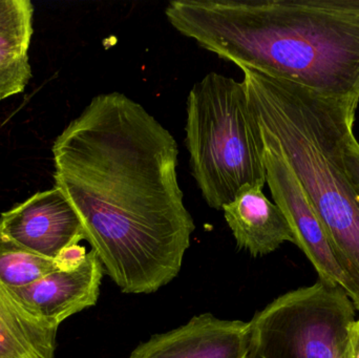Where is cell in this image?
<instances>
[{
  "label": "cell",
  "instance_id": "cell-8",
  "mask_svg": "<svg viewBox=\"0 0 359 358\" xmlns=\"http://www.w3.org/2000/svg\"><path fill=\"white\" fill-rule=\"evenodd\" d=\"M250 324L196 315L187 324L151 336L130 358H250Z\"/></svg>",
  "mask_w": 359,
  "mask_h": 358
},
{
  "label": "cell",
  "instance_id": "cell-10",
  "mask_svg": "<svg viewBox=\"0 0 359 358\" xmlns=\"http://www.w3.org/2000/svg\"><path fill=\"white\" fill-rule=\"evenodd\" d=\"M263 188L243 189L233 201L222 208L236 245L255 258L276 252L286 242L295 244L286 216L266 197Z\"/></svg>",
  "mask_w": 359,
  "mask_h": 358
},
{
  "label": "cell",
  "instance_id": "cell-9",
  "mask_svg": "<svg viewBox=\"0 0 359 358\" xmlns=\"http://www.w3.org/2000/svg\"><path fill=\"white\" fill-rule=\"evenodd\" d=\"M103 265L94 250L72 270H57L25 287L11 289L32 315L59 327L72 315L97 304Z\"/></svg>",
  "mask_w": 359,
  "mask_h": 358
},
{
  "label": "cell",
  "instance_id": "cell-15",
  "mask_svg": "<svg viewBox=\"0 0 359 358\" xmlns=\"http://www.w3.org/2000/svg\"><path fill=\"white\" fill-rule=\"evenodd\" d=\"M345 165L350 179L359 193V143L355 136L350 139L346 146Z\"/></svg>",
  "mask_w": 359,
  "mask_h": 358
},
{
  "label": "cell",
  "instance_id": "cell-14",
  "mask_svg": "<svg viewBox=\"0 0 359 358\" xmlns=\"http://www.w3.org/2000/svg\"><path fill=\"white\" fill-rule=\"evenodd\" d=\"M86 252L84 246L76 244V245L69 246L67 249L63 250L58 258L56 259L57 264H58L59 270H72L79 266L84 259H86Z\"/></svg>",
  "mask_w": 359,
  "mask_h": 358
},
{
  "label": "cell",
  "instance_id": "cell-6",
  "mask_svg": "<svg viewBox=\"0 0 359 358\" xmlns=\"http://www.w3.org/2000/svg\"><path fill=\"white\" fill-rule=\"evenodd\" d=\"M261 130V128H259ZM267 184L274 203L286 216L295 244L318 273L320 281L330 286H343L344 275L333 256L324 226L287 161L278 141L261 130Z\"/></svg>",
  "mask_w": 359,
  "mask_h": 358
},
{
  "label": "cell",
  "instance_id": "cell-2",
  "mask_svg": "<svg viewBox=\"0 0 359 358\" xmlns=\"http://www.w3.org/2000/svg\"><path fill=\"white\" fill-rule=\"evenodd\" d=\"M164 14L241 69L359 101V0H172Z\"/></svg>",
  "mask_w": 359,
  "mask_h": 358
},
{
  "label": "cell",
  "instance_id": "cell-12",
  "mask_svg": "<svg viewBox=\"0 0 359 358\" xmlns=\"http://www.w3.org/2000/svg\"><path fill=\"white\" fill-rule=\"evenodd\" d=\"M58 328L32 315L0 281V358H54Z\"/></svg>",
  "mask_w": 359,
  "mask_h": 358
},
{
  "label": "cell",
  "instance_id": "cell-1",
  "mask_svg": "<svg viewBox=\"0 0 359 358\" xmlns=\"http://www.w3.org/2000/svg\"><path fill=\"white\" fill-rule=\"evenodd\" d=\"M55 185L124 294L174 281L196 230L178 180L176 139L123 92L97 95L52 147Z\"/></svg>",
  "mask_w": 359,
  "mask_h": 358
},
{
  "label": "cell",
  "instance_id": "cell-16",
  "mask_svg": "<svg viewBox=\"0 0 359 358\" xmlns=\"http://www.w3.org/2000/svg\"><path fill=\"white\" fill-rule=\"evenodd\" d=\"M344 358H359V319L349 326Z\"/></svg>",
  "mask_w": 359,
  "mask_h": 358
},
{
  "label": "cell",
  "instance_id": "cell-5",
  "mask_svg": "<svg viewBox=\"0 0 359 358\" xmlns=\"http://www.w3.org/2000/svg\"><path fill=\"white\" fill-rule=\"evenodd\" d=\"M355 308L341 286L287 292L249 322L250 358H344Z\"/></svg>",
  "mask_w": 359,
  "mask_h": 358
},
{
  "label": "cell",
  "instance_id": "cell-11",
  "mask_svg": "<svg viewBox=\"0 0 359 358\" xmlns=\"http://www.w3.org/2000/svg\"><path fill=\"white\" fill-rule=\"evenodd\" d=\"M33 21L29 0H0V101L22 92L31 80Z\"/></svg>",
  "mask_w": 359,
  "mask_h": 358
},
{
  "label": "cell",
  "instance_id": "cell-7",
  "mask_svg": "<svg viewBox=\"0 0 359 358\" xmlns=\"http://www.w3.org/2000/svg\"><path fill=\"white\" fill-rule=\"evenodd\" d=\"M0 231L27 249L53 260L84 240L79 216L56 185L2 212Z\"/></svg>",
  "mask_w": 359,
  "mask_h": 358
},
{
  "label": "cell",
  "instance_id": "cell-3",
  "mask_svg": "<svg viewBox=\"0 0 359 358\" xmlns=\"http://www.w3.org/2000/svg\"><path fill=\"white\" fill-rule=\"evenodd\" d=\"M242 71L259 128L278 141L305 189L343 271L341 288L359 311V193L345 165L359 101Z\"/></svg>",
  "mask_w": 359,
  "mask_h": 358
},
{
  "label": "cell",
  "instance_id": "cell-13",
  "mask_svg": "<svg viewBox=\"0 0 359 358\" xmlns=\"http://www.w3.org/2000/svg\"><path fill=\"white\" fill-rule=\"evenodd\" d=\"M57 270L56 260L27 249L0 231V281L6 287H25Z\"/></svg>",
  "mask_w": 359,
  "mask_h": 358
},
{
  "label": "cell",
  "instance_id": "cell-4",
  "mask_svg": "<svg viewBox=\"0 0 359 358\" xmlns=\"http://www.w3.org/2000/svg\"><path fill=\"white\" fill-rule=\"evenodd\" d=\"M186 113L190 172L209 207L221 210L243 189L267 184L263 138L243 81L207 74L190 90Z\"/></svg>",
  "mask_w": 359,
  "mask_h": 358
}]
</instances>
